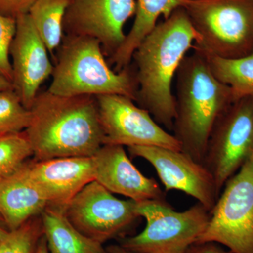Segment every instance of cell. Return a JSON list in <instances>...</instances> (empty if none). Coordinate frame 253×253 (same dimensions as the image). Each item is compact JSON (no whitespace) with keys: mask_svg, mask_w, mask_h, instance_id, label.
<instances>
[{"mask_svg":"<svg viewBox=\"0 0 253 253\" xmlns=\"http://www.w3.org/2000/svg\"><path fill=\"white\" fill-rule=\"evenodd\" d=\"M31 156L33 148L25 131L0 135V179L17 172Z\"/></svg>","mask_w":253,"mask_h":253,"instance_id":"cell-21","label":"cell"},{"mask_svg":"<svg viewBox=\"0 0 253 253\" xmlns=\"http://www.w3.org/2000/svg\"><path fill=\"white\" fill-rule=\"evenodd\" d=\"M204 54L213 74L231 88L234 99L253 95V54L231 59Z\"/></svg>","mask_w":253,"mask_h":253,"instance_id":"cell-20","label":"cell"},{"mask_svg":"<svg viewBox=\"0 0 253 253\" xmlns=\"http://www.w3.org/2000/svg\"><path fill=\"white\" fill-rule=\"evenodd\" d=\"M41 218L49 253H109L103 244L80 232L63 210L48 206Z\"/></svg>","mask_w":253,"mask_h":253,"instance_id":"cell-18","label":"cell"},{"mask_svg":"<svg viewBox=\"0 0 253 253\" xmlns=\"http://www.w3.org/2000/svg\"><path fill=\"white\" fill-rule=\"evenodd\" d=\"M222 190L196 243H217L232 253H253V154Z\"/></svg>","mask_w":253,"mask_h":253,"instance_id":"cell-7","label":"cell"},{"mask_svg":"<svg viewBox=\"0 0 253 253\" xmlns=\"http://www.w3.org/2000/svg\"><path fill=\"white\" fill-rule=\"evenodd\" d=\"M184 9L199 37L194 49L222 59L253 54V0H189Z\"/></svg>","mask_w":253,"mask_h":253,"instance_id":"cell-5","label":"cell"},{"mask_svg":"<svg viewBox=\"0 0 253 253\" xmlns=\"http://www.w3.org/2000/svg\"><path fill=\"white\" fill-rule=\"evenodd\" d=\"M25 130L35 161L91 157L104 144L95 96L38 94Z\"/></svg>","mask_w":253,"mask_h":253,"instance_id":"cell-2","label":"cell"},{"mask_svg":"<svg viewBox=\"0 0 253 253\" xmlns=\"http://www.w3.org/2000/svg\"><path fill=\"white\" fill-rule=\"evenodd\" d=\"M136 202L121 200L96 181H93L68 204L64 214L80 232L104 244L122 236L138 218Z\"/></svg>","mask_w":253,"mask_h":253,"instance_id":"cell-9","label":"cell"},{"mask_svg":"<svg viewBox=\"0 0 253 253\" xmlns=\"http://www.w3.org/2000/svg\"><path fill=\"white\" fill-rule=\"evenodd\" d=\"M35 253H49L46 239L44 235L41 238Z\"/></svg>","mask_w":253,"mask_h":253,"instance_id":"cell-29","label":"cell"},{"mask_svg":"<svg viewBox=\"0 0 253 253\" xmlns=\"http://www.w3.org/2000/svg\"><path fill=\"white\" fill-rule=\"evenodd\" d=\"M189 0H136L134 21L121 46L109 57L116 72L131 64L132 56L143 40L158 24L160 16L169 18L176 9L184 8Z\"/></svg>","mask_w":253,"mask_h":253,"instance_id":"cell-17","label":"cell"},{"mask_svg":"<svg viewBox=\"0 0 253 253\" xmlns=\"http://www.w3.org/2000/svg\"><path fill=\"white\" fill-rule=\"evenodd\" d=\"M136 6V0H68L63 31L97 40L110 57L125 41V25Z\"/></svg>","mask_w":253,"mask_h":253,"instance_id":"cell-11","label":"cell"},{"mask_svg":"<svg viewBox=\"0 0 253 253\" xmlns=\"http://www.w3.org/2000/svg\"><path fill=\"white\" fill-rule=\"evenodd\" d=\"M9 232V228L6 226L4 218L2 217L1 213H0V242L7 236Z\"/></svg>","mask_w":253,"mask_h":253,"instance_id":"cell-27","label":"cell"},{"mask_svg":"<svg viewBox=\"0 0 253 253\" xmlns=\"http://www.w3.org/2000/svg\"><path fill=\"white\" fill-rule=\"evenodd\" d=\"M106 251L109 253H134L123 249L122 246H120V245H111V246L106 248Z\"/></svg>","mask_w":253,"mask_h":253,"instance_id":"cell-30","label":"cell"},{"mask_svg":"<svg viewBox=\"0 0 253 253\" xmlns=\"http://www.w3.org/2000/svg\"><path fill=\"white\" fill-rule=\"evenodd\" d=\"M49 89L63 96L118 94L135 101L137 83L130 65L119 72L112 69L101 43L89 37L65 35L58 48Z\"/></svg>","mask_w":253,"mask_h":253,"instance_id":"cell-4","label":"cell"},{"mask_svg":"<svg viewBox=\"0 0 253 253\" xmlns=\"http://www.w3.org/2000/svg\"><path fill=\"white\" fill-rule=\"evenodd\" d=\"M253 154V95L233 101L213 126L203 164L218 194Z\"/></svg>","mask_w":253,"mask_h":253,"instance_id":"cell-8","label":"cell"},{"mask_svg":"<svg viewBox=\"0 0 253 253\" xmlns=\"http://www.w3.org/2000/svg\"><path fill=\"white\" fill-rule=\"evenodd\" d=\"M199 38L185 9L180 8L158 23L133 54L138 86L135 101L167 131H172L175 116L173 80Z\"/></svg>","mask_w":253,"mask_h":253,"instance_id":"cell-1","label":"cell"},{"mask_svg":"<svg viewBox=\"0 0 253 253\" xmlns=\"http://www.w3.org/2000/svg\"><path fill=\"white\" fill-rule=\"evenodd\" d=\"M36 0H0V14L16 18L27 14Z\"/></svg>","mask_w":253,"mask_h":253,"instance_id":"cell-25","label":"cell"},{"mask_svg":"<svg viewBox=\"0 0 253 253\" xmlns=\"http://www.w3.org/2000/svg\"><path fill=\"white\" fill-rule=\"evenodd\" d=\"M92 157L95 181L112 194L136 202L166 199L157 181L146 177L133 165L123 146L104 144Z\"/></svg>","mask_w":253,"mask_h":253,"instance_id":"cell-15","label":"cell"},{"mask_svg":"<svg viewBox=\"0 0 253 253\" xmlns=\"http://www.w3.org/2000/svg\"><path fill=\"white\" fill-rule=\"evenodd\" d=\"M136 211L146 221L144 230L121 238L119 244L134 253H185L206 229L211 216L199 203L177 212L166 199L136 202Z\"/></svg>","mask_w":253,"mask_h":253,"instance_id":"cell-6","label":"cell"},{"mask_svg":"<svg viewBox=\"0 0 253 253\" xmlns=\"http://www.w3.org/2000/svg\"><path fill=\"white\" fill-rule=\"evenodd\" d=\"M185 253H232L223 249L220 245L214 242L195 243Z\"/></svg>","mask_w":253,"mask_h":253,"instance_id":"cell-26","label":"cell"},{"mask_svg":"<svg viewBox=\"0 0 253 253\" xmlns=\"http://www.w3.org/2000/svg\"><path fill=\"white\" fill-rule=\"evenodd\" d=\"M68 5V0H36L28 14L52 55L64 38L63 19Z\"/></svg>","mask_w":253,"mask_h":253,"instance_id":"cell-19","label":"cell"},{"mask_svg":"<svg viewBox=\"0 0 253 253\" xmlns=\"http://www.w3.org/2000/svg\"><path fill=\"white\" fill-rule=\"evenodd\" d=\"M1 179H0V180H1Z\"/></svg>","mask_w":253,"mask_h":253,"instance_id":"cell-31","label":"cell"},{"mask_svg":"<svg viewBox=\"0 0 253 253\" xmlns=\"http://www.w3.org/2000/svg\"><path fill=\"white\" fill-rule=\"evenodd\" d=\"M7 89H14L12 83L2 75L0 74V91L7 90Z\"/></svg>","mask_w":253,"mask_h":253,"instance_id":"cell-28","label":"cell"},{"mask_svg":"<svg viewBox=\"0 0 253 253\" xmlns=\"http://www.w3.org/2000/svg\"><path fill=\"white\" fill-rule=\"evenodd\" d=\"M43 235L41 215L31 218L0 242V253H35Z\"/></svg>","mask_w":253,"mask_h":253,"instance_id":"cell-23","label":"cell"},{"mask_svg":"<svg viewBox=\"0 0 253 253\" xmlns=\"http://www.w3.org/2000/svg\"><path fill=\"white\" fill-rule=\"evenodd\" d=\"M193 50L176 73L172 131L181 151L203 163L213 126L235 99L231 88L213 74L206 55Z\"/></svg>","mask_w":253,"mask_h":253,"instance_id":"cell-3","label":"cell"},{"mask_svg":"<svg viewBox=\"0 0 253 253\" xmlns=\"http://www.w3.org/2000/svg\"><path fill=\"white\" fill-rule=\"evenodd\" d=\"M47 206L30 177L27 162L14 174L0 180V213L10 231L41 215Z\"/></svg>","mask_w":253,"mask_h":253,"instance_id":"cell-16","label":"cell"},{"mask_svg":"<svg viewBox=\"0 0 253 253\" xmlns=\"http://www.w3.org/2000/svg\"><path fill=\"white\" fill-rule=\"evenodd\" d=\"M31 121L28 109L14 89L0 91V135L24 131Z\"/></svg>","mask_w":253,"mask_h":253,"instance_id":"cell-22","label":"cell"},{"mask_svg":"<svg viewBox=\"0 0 253 253\" xmlns=\"http://www.w3.org/2000/svg\"><path fill=\"white\" fill-rule=\"evenodd\" d=\"M16 20V33L10 48L12 84L23 104L30 110L42 84L52 75L54 65L29 15H21Z\"/></svg>","mask_w":253,"mask_h":253,"instance_id":"cell-13","label":"cell"},{"mask_svg":"<svg viewBox=\"0 0 253 253\" xmlns=\"http://www.w3.org/2000/svg\"><path fill=\"white\" fill-rule=\"evenodd\" d=\"M131 156L146 160L154 168L165 191L177 190L194 198L210 211L219 198L214 178L203 163L182 151L158 146H131Z\"/></svg>","mask_w":253,"mask_h":253,"instance_id":"cell-12","label":"cell"},{"mask_svg":"<svg viewBox=\"0 0 253 253\" xmlns=\"http://www.w3.org/2000/svg\"><path fill=\"white\" fill-rule=\"evenodd\" d=\"M27 168L32 181L48 206L63 211L84 186L95 180L92 156L33 160L27 162Z\"/></svg>","mask_w":253,"mask_h":253,"instance_id":"cell-14","label":"cell"},{"mask_svg":"<svg viewBox=\"0 0 253 253\" xmlns=\"http://www.w3.org/2000/svg\"><path fill=\"white\" fill-rule=\"evenodd\" d=\"M104 144L158 146L181 151L173 134L160 126L149 111L127 96L118 94L96 96Z\"/></svg>","mask_w":253,"mask_h":253,"instance_id":"cell-10","label":"cell"},{"mask_svg":"<svg viewBox=\"0 0 253 253\" xmlns=\"http://www.w3.org/2000/svg\"><path fill=\"white\" fill-rule=\"evenodd\" d=\"M16 29V18L0 14V74L12 83L10 48Z\"/></svg>","mask_w":253,"mask_h":253,"instance_id":"cell-24","label":"cell"}]
</instances>
